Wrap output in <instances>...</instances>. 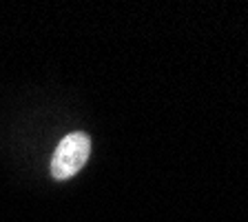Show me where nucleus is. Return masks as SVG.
I'll return each instance as SVG.
<instances>
[{
    "mask_svg": "<svg viewBox=\"0 0 248 222\" xmlns=\"http://www.w3.org/2000/svg\"><path fill=\"white\" fill-rule=\"evenodd\" d=\"M89 154H91V140L87 134L73 131V134L64 136L51 158V176L56 180H67V178L76 176L89 160Z\"/></svg>",
    "mask_w": 248,
    "mask_h": 222,
    "instance_id": "nucleus-1",
    "label": "nucleus"
}]
</instances>
